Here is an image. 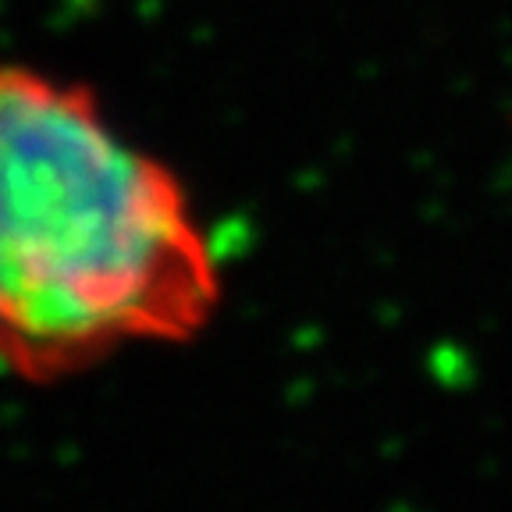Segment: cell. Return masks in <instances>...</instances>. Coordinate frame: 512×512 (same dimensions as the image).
Here are the masks:
<instances>
[{
	"mask_svg": "<svg viewBox=\"0 0 512 512\" xmlns=\"http://www.w3.org/2000/svg\"><path fill=\"white\" fill-rule=\"evenodd\" d=\"M224 296L182 178L82 82L0 64V356L61 374L189 342Z\"/></svg>",
	"mask_w": 512,
	"mask_h": 512,
	"instance_id": "6da1fadb",
	"label": "cell"
}]
</instances>
